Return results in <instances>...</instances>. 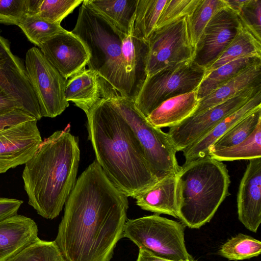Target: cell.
<instances>
[{
	"instance_id": "1",
	"label": "cell",
	"mask_w": 261,
	"mask_h": 261,
	"mask_svg": "<svg viewBox=\"0 0 261 261\" xmlns=\"http://www.w3.org/2000/svg\"><path fill=\"white\" fill-rule=\"evenodd\" d=\"M127 197L95 160L80 175L66 202L55 242L65 261H110L123 237Z\"/></svg>"
},
{
	"instance_id": "2",
	"label": "cell",
	"mask_w": 261,
	"mask_h": 261,
	"mask_svg": "<svg viewBox=\"0 0 261 261\" xmlns=\"http://www.w3.org/2000/svg\"><path fill=\"white\" fill-rule=\"evenodd\" d=\"M86 114L88 139L96 161L115 187L134 198L158 181L133 130L115 103L108 83H101V97Z\"/></svg>"
},
{
	"instance_id": "3",
	"label": "cell",
	"mask_w": 261,
	"mask_h": 261,
	"mask_svg": "<svg viewBox=\"0 0 261 261\" xmlns=\"http://www.w3.org/2000/svg\"><path fill=\"white\" fill-rule=\"evenodd\" d=\"M80 160L69 125L42 141L22 174L28 203L38 214L47 219L58 216L76 183Z\"/></svg>"
},
{
	"instance_id": "4",
	"label": "cell",
	"mask_w": 261,
	"mask_h": 261,
	"mask_svg": "<svg viewBox=\"0 0 261 261\" xmlns=\"http://www.w3.org/2000/svg\"><path fill=\"white\" fill-rule=\"evenodd\" d=\"M177 175L178 218L190 228L209 222L229 194L226 165L208 155L185 163Z\"/></svg>"
},
{
	"instance_id": "5",
	"label": "cell",
	"mask_w": 261,
	"mask_h": 261,
	"mask_svg": "<svg viewBox=\"0 0 261 261\" xmlns=\"http://www.w3.org/2000/svg\"><path fill=\"white\" fill-rule=\"evenodd\" d=\"M71 32L89 54L88 69L95 71L119 93L122 78L121 47L124 34L84 0Z\"/></svg>"
},
{
	"instance_id": "6",
	"label": "cell",
	"mask_w": 261,
	"mask_h": 261,
	"mask_svg": "<svg viewBox=\"0 0 261 261\" xmlns=\"http://www.w3.org/2000/svg\"><path fill=\"white\" fill-rule=\"evenodd\" d=\"M118 109L133 130L144 151L151 171L158 181L176 175L181 166L174 146L167 135L151 125L137 108L134 101L109 86Z\"/></svg>"
},
{
	"instance_id": "7",
	"label": "cell",
	"mask_w": 261,
	"mask_h": 261,
	"mask_svg": "<svg viewBox=\"0 0 261 261\" xmlns=\"http://www.w3.org/2000/svg\"><path fill=\"white\" fill-rule=\"evenodd\" d=\"M183 224L154 214L127 220L123 237L139 248L172 261H192L185 243Z\"/></svg>"
},
{
	"instance_id": "8",
	"label": "cell",
	"mask_w": 261,
	"mask_h": 261,
	"mask_svg": "<svg viewBox=\"0 0 261 261\" xmlns=\"http://www.w3.org/2000/svg\"><path fill=\"white\" fill-rule=\"evenodd\" d=\"M205 69L193 60L167 67L147 77L134 102L147 117L162 102L197 90Z\"/></svg>"
},
{
	"instance_id": "9",
	"label": "cell",
	"mask_w": 261,
	"mask_h": 261,
	"mask_svg": "<svg viewBox=\"0 0 261 261\" xmlns=\"http://www.w3.org/2000/svg\"><path fill=\"white\" fill-rule=\"evenodd\" d=\"M25 68L42 117L54 118L60 115L69 106V102L65 98L68 80L36 46L29 49L26 53Z\"/></svg>"
},
{
	"instance_id": "10",
	"label": "cell",
	"mask_w": 261,
	"mask_h": 261,
	"mask_svg": "<svg viewBox=\"0 0 261 261\" xmlns=\"http://www.w3.org/2000/svg\"><path fill=\"white\" fill-rule=\"evenodd\" d=\"M147 42V76L169 66L193 60L194 49L190 43L186 17L155 29Z\"/></svg>"
},
{
	"instance_id": "11",
	"label": "cell",
	"mask_w": 261,
	"mask_h": 261,
	"mask_svg": "<svg viewBox=\"0 0 261 261\" xmlns=\"http://www.w3.org/2000/svg\"><path fill=\"white\" fill-rule=\"evenodd\" d=\"M259 91L260 86L245 89L231 98L170 127L167 135L176 151H182Z\"/></svg>"
},
{
	"instance_id": "12",
	"label": "cell",
	"mask_w": 261,
	"mask_h": 261,
	"mask_svg": "<svg viewBox=\"0 0 261 261\" xmlns=\"http://www.w3.org/2000/svg\"><path fill=\"white\" fill-rule=\"evenodd\" d=\"M241 23L236 12L227 6L219 10L205 27L194 49L193 61L208 68L238 33Z\"/></svg>"
},
{
	"instance_id": "13",
	"label": "cell",
	"mask_w": 261,
	"mask_h": 261,
	"mask_svg": "<svg viewBox=\"0 0 261 261\" xmlns=\"http://www.w3.org/2000/svg\"><path fill=\"white\" fill-rule=\"evenodd\" d=\"M0 87L14 98L22 110L37 121L42 115L27 75L25 66L11 51L8 41L0 35Z\"/></svg>"
},
{
	"instance_id": "14",
	"label": "cell",
	"mask_w": 261,
	"mask_h": 261,
	"mask_svg": "<svg viewBox=\"0 0 261 261\" xmlns=\"http://www.w3.org/2000/svg\"><path fill=\"white\" fill-rule=\"evenodd\" d=\"M42 142L36 120L0 130V174L25 164Z\"/></svg>"
},
{
	"instance_id": "15",
	"label": "cell",
	"mask_w": 261,
	"mask_h": 261,
	"mask_svg": "<svg viewBox=\"0 0 261 261\" xmlns=\"http://www.w3.org/2000/svg\"><path fill=\"white\" fill-rule=\"evenodd\" d=\"M49 62L66 80L85 69L89 54L81 40L65 29L39 47Z\"/></svg>"
},
{
	"instance_id": "16",
	"label": "cell",
	"mask_w": 261,
	"mask_h": 261,
	"mask_svg": "<svg viewBox=\"0 0 261 261\" xmlns=\"http://www.w3.org/2000/svg\"><path fill=\"white\" fill-rule=\"evenodd\" d=\"M249 161L239 187L238 214L245 227L256 232L261 223V158Z\"/></svg>"
},
{
	"instance_id": "17",
	"label": "cell",
	"mask_w": 261,
	"mask_h": 261,
	"mask_svg": "<svg viewBox=\"0 0 261 261\" xmlns=\"http://www.w3.org/2000/svg\"><path fill=\"white\" fill-rule=\"evenodd\" d=\"M147 41L125 36L121 47L122 78L120 94L135 101L147 75Z\"/></svg>"
},
{
	"instance_id": "18",
	"label": "cell",
	"mask_w": 261,
	"mask_h": 261,
	"mask_svg": "<svg viewBox=\"0 0 261 261\" xmlns=\"http://www.w3.org/2000/svg\"><path fill=\"white\" fill-rule=\"evenodd\" d=\"M32 219L16 214L0 222V261H7L38 238Z\"/></svg>"
},
{
	"instance_id": "19",
	"label": "cell",
	"mask_w": 261,
	"mask_h": 261,
	"mask_svg": "<svg viewBox=\"0 0 261 261\" xmlns=\"http://www.w3.org/2000/svg\"><path fill=\"white\" fill-rule=\"evenodd\" d=\"M261 107V91L258 92L239 109L227 115L205 135L190 145L183 152L185 162L209 155L214 143L232 126L253 111Z\"/></svg>"
},
{
	"instance_id": "20",
	"label": "cell",
	"mask_w": 261,
	"mask_h": 261,
	"mask_svg": "<svg viewBox=\"0 0 261 261\" xmlns=\"http://www.w3.org/2000/svg\"><path fill=\"white\" fill-rule=\"evenodd\" d=\"M177 175L166 177L137 195L136 204L142 209L178 218Z\"/></svg>"
},
{
	"instance_id": "21",
	"label": "cell",
	"mask_w": 261,
	"mask_h": 261,
	"mask_svg": "<svg viewBox=\"0 0 261 261\" xmlns=\"http://www.w3.org/2000/svg\"><path fill=\"white\" fill-rule=\"evenodd\" d=\"M259 86H261V61L244 69L200 100L192 115L200 113L223 102L245 89Z\"/></svg>"
},
{
	"instance_id": "22",
	"label": "cell",
	"mask_w": 261,
	"mask_h": 261,
	"mask_svg": "<svg viewBox=\"0 0 261 261\" xmlns=\"http://www.w3.org/2000/svg\"><path fill=\"white\" fill-rule=\"evenodd\" d=\"M199 101L196 90L171 97L162 102L146 119L157 128L174 126L193 114Z\"/></svg>"
},
{
	"instance_id": "23",
	"label": "cell",
	"mask_w": 261,
	"mask_h": 261,
	"mask_svg": "<svg viewBox=\"0 0 261 261\" xmlns=\"http://www.w3.org/2000/svg\"><path fill=\"white\" fill-rule=\"evenodd\" d=\"M101 97L100 77L94 70L83 69L67 80L65 98L86 113Z\"/></svg>"
},
{
	"instance_id": "24",
	"label": "cell",
	"mask_w": 261,
	"mask_h": 261,
	"mask_svg": "<svg viewBox=\"0 0 261 261\" xmlns=\"http://www.w3.org/2000/svg\"><path fill=\"white\" fill-rule=\"evenodd\" d=\"M120 32L132 35L138 0H87Z\"/></svg>"
},
{
	"instance_id": "25",
	"label": "cell",
	"mask_w": 261,
	"mask_h": 261,
	"mask_svg": "<svg viewBox=\"0 0 261 261\" xmlns=\"http://www.w3.org/2000/svg\"><path fill=\"white\" fill-rule=\"evenodd\" d=\"M260 61L261 58L256 57L241 58L222 65L205 74L196 90L198 99H202L244 69Z\"/></svg>"
},
{
	"instance_id": "26",
	"label": "cell",
	"mask_w": 261,
	"mask_h": 261,
	"mask_svg": "<svg viewBox=\"0 0 261 261\" xmlns=\"http://www.w3.org/2000/svg\"><path fill=\"white\" fill-rule=\"evenodd\" d=\"M246 57L261 58V42L241 25L230 44L215 62L205 70V74L229 62Z\"/></svg>"
},
{
	"instance_id": "27",
	"label": "cell",
	"mask_w": 261,
	"mask_h": 261,
	"mask_svg": "<svg viewBox=\"0 0 261 261\" xmlns=\"http://www.w3.org/2000/svg\"><path fill=\"white\" fill-rule=\"evenodd\" d=\"M166 2L167 0H138L131 35L147 41L155 29Z\"/></svg>"
},
{
	"instance_id": "28",
	"label": "cell",
	"mask_w": 261,
	"mask_h": 261,
	"mask_svg": "<svg viewBox=\"0 0 261 261\" xmlns=\"http://www.w3.org/2000/svg\"><path fill=\"white\" fill-rule=\"evenodd\" d=\"M224 0H200L187 18V26L190 43L195 49L202 33L213 16L227 7Z\"/></svg>"
},
{
	"instance_id": "29",
	"label": "cell",
	"mask_w": 261,
	"mask_h": 261,
	"mask_svg": "<svg viewBox=\"0 0 261 261\" xmlns=\"http://www.w3.org/2000/svg\"><path fill=\"white\" fill-rule=\"evenodd\" d=\"M209 156L221 162L261 158V122L242 142L230 147L210 151Z\"/></svg>"
},
{
	"instance_id": "30",
	"label": "cell",
	"mask_w": 261,
	"mask_h": 261,
	"mask_svg": "<svg viewBox=\"0 0 261 261\" xmlns=\"http://www.w3.org/2000/svg\"><path fill=\"white\" fill-rule=\"evenodd\" d=\"M260 122L261 107L232 126L214 143L211 147L210 152L230 147L239 144L247 139Z\"/></svg>"
},
{
	"instance_id": "31",
	"label": "cell",
	"mask_w": 261,
	"mask_h": 261,
	"mask_svg": "<svg viewBox=\"0 0 261 261\" xmlns=\"http://www.w3.org/2000/svg\"><path fill=\"white\" fill-rule=\"evenodd\" d=\"M28 40L38 47L48 39L63 31L60 23L48 22L34 14H26L18 25Z\"/></svg>"
},
{
	"instance_id": "32",
	"label": "cell",
	"mask_w": 261,
	"mask_h": 261,
	"mask_svg": "<svg viewBox=\"0 0 261 261\" xmlns=\"http://www.w3.org/2000/svg\"><path fill=\"white\" fill-rule=\"evenodd\" d=\"M261 252L260 241L243 233L229 239L222 245L220 254L229 260H240L258 256Z\"/></svg>"
},
{
	"instance_id": "33",
	"label": "cell",
	"mask_w": 261,
	"mask_h": 261,
	"mask_svg": "<svg viewBox=\"0 0 261 261\" xmlns=\"http://www.w3.org/2000/svg\"><path fill=\"white\" fill-rule=\"evenodd\" d=\"M7 261H65L55 241L38 237Z\"/></svg>"
},
{
	"instance_id": "34",
	"label": "cell",
	"mask_w": 261,
	"mask_h": 261,
	"mask_svg": "<svg viewBox=\"0 0 261 261\" xmlns=\"http://www.w3.org/2000/svg\"><path fill=\"white\" fill-rule=\"evenodd\" d=\"M82 0H39L35 15L48 22L61 23Z\"/></svg>"
},
{
	"instance_id": "35",
	"label": "cell",
	"mask_w": 261,
	"mask_h": 261,
	"mask_svg": "<svg viewBox=\"0 0 261 261\" xmlns=\"http://www.w3.org/2000/svg\"><path fill=\"white\" fill-rule=\"evenodd\" d=\"M200 0H167L158 20L155 29L188 16Z\"/></svg>"
},
{
	"instance_id": "36",
	"label": "cell",
	"mask_w": 261,
	"mask_h": 261,
	"mask_svg": "<svg viewBox=\"0 0 261 261\" xmlns=\"http://www.w3.org/2000/svg\"><path fill=\"white\" fill-rule=\"evenodd\" d=\"M237 14L242 27L261 42V1L246 0Z\"/></svg>"
},
{
	"instance_id": "37",
	"label": "cell",
	"mask_w": 261,
	"mask_h": 261,
	"mask_svg": "<svg viewBox=\"0 0 261 261\" xmlns=\"http://www.w3.org/2000/svg\"><path fill=\"white\" fill-rule=\"evenodd\" d=\"M30 8V0H0V23L18 25Z\"/></svg>"
},
{
	"instance_id": "38",
	"label": "cell",
	"mask_w": 261,
	"mask_h": 261,
	"mask_svg": "<svg viewBox=\"0 0 261 261\" xmlns=\"http://www.w3.org/2000/svg\"><path fill=\"white\" fill-rule=\"evenodd\" d=\"M34 120L36 119L25 111L22 110H16L11 113L0 116V130Z\"/></svg>"
},
{
	"instance_id": "39",
	"label": "cell",
	"mask_w": 261,
	"mask_h": 261,
	"mask_svg": "<svg viewBox=\"0 0 261 261\" xmlns=\"http://www.w3.org/2000/svg\"><path fill=\"white\" fill-rule=\"evenodd\" d=\"M22 203L21 200L0 197V222L17 214Z\"/></svg>"
},
{
	"instance_id": "40",
	"label": "cell",
	"mask_w": 261,
	"mask_h": 261,
	"mask_svg": "<svg viewBox=\"0 0 261 261\" xmlns=\"http://www.w3.org/2000/svg\"><path fill=\"white\" fill-rule=\"evenodd\" d=\"M16 110H23L16 100L0 87V116Z\"/></svg>"
},
{
	"instance_id": "41",
	"label": "cell",
	"mask_w": 261,
	"mask_h": 261,
	"mask_svg": "<svg viewBox=\"0 0 261 261\" xmlns=\"http://www.w3.org/2000/svg\"><path fill=\"white\" fill-rule=\"evenodd\" d=\"M136 261H172L160 257L150 251L140 248L139 254Z\"/></svg>"
},
{
	"instance_id": "42",
	"label": "cell",
	"mask_w": 261,
	"mask_h": 261,
	"mask_svg": "<svg viewBox=\"0 0 261 261\" xmlns=\"http://www.w3.org/2000/svg\"><path fill=\"white\" fill-rule=\"evenodd\" d=\"M246 1L224 0L227 7L237 13L241 10Z\"/></svg>"
},
{
	"instance_id": "43",
	"label": "cell",
	"mask_w": 261,
	"mask_h": 261,
	"mask_svg": "<svg viewBox=\"0 0 261 261\" xmlns=\"http://www.w3.org/2000/svg\"><path fill=\"white\" fill-rule=\"evenodd\" d=\"M192 261H196V260H193Z\"/></svg>"
}]
</instances>
